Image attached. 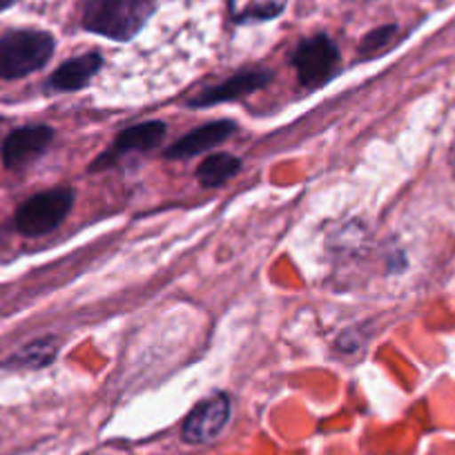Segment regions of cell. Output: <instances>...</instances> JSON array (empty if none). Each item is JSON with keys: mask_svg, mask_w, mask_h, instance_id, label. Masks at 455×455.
I'll return each instance as SVG.
<instances>
[{"mask_svg": "<svg viewBox=\"0 0 455 455\" xmlns=\"http://www.w3.org/2000/svg\"><path fill=\"white\" fill-rule=\"evenodd\" d=\"M100 68H103V56L96 54V52L76 56V59L63 63L54 74H52L50 76L52 90H59V92L83 90V87H85L87 83L99 74Z\"/></svg>", "mask_w": 455, "mask_h": 455, "instance_id": "10", "label": "cell"}, {"mask_svg": "<svg viewBox=\"0 0 455 455\" xmlns=\"http://www.w3.org/2000/svg\"><path fill=\"white\" fill-rule=\"evenodd\" d=\"M395 34H397L395 25H384V28H378L373 29V32L366 34L364 41L360 43L362 59H373V56H378L379 52L387 50V47L391 45L393 38H395Z\"/></svg>", "mask_w": 455, "mask_h": 455, "instance_id": "14", "label": "cell"}, {"mask_svg": "<svg viewBox=\"0 0 455 455\" xmlns=\"http://www.w3.org/2000/svg\"><path fill=\"white\" fill-rule=\"evenodd\" d=\"M237 132V124L230 119L212 121L208 125H201V128L192 130L186 137L179 139L172 148L165 150L168 159H188V156H196L201 152H208L212 148H217L219 143H223L226 139H230Z\"/></svg>", "mask_w": 455, "mask_h": 455, "instance_id": "9", "label": "cell"}, {"mask_svg": "<svg viewBox=\"0 0 455 455\" xmlns=\"http://www.w3.org/2000/svg\"><path fill=\"white\" fill-rule=\"evenodd\" d=\"M292 68L304 87H323L339 72V50L326 34L310 36L292 54Z\"/></svg>", "mask_w": 455, "mask_h": 455, "instance_id": "4", "label": "cell"}, {"mask_svg": "<svg viewBox=\"0 0 455 455\" xmlns=\"http://www.w3.org/2000/svg\"><path fill=\"white\" fill-rule=\"evenodd\" d=\"M52 139H54V130L50 125H25V128L14 130L0 146L3 164L10 170L28 168L50 148Z\"/></svg>", "mask_w": 455, "mask_h": 455, "instance_id": "7", "label": "cell"}, {"mask_svg": "<svg viewBox=\"0 0 455 455\" xmlns=\"http://www.w3.org/2000/svg\"><path fill=\"white\" fill-rule=\"evenodd\" d=\"M270 81V72L264 69H248V72L235 74L233 78L219 83V85L205 87L204 92H199L196 96H192L188 100L190 108H208V105H219L228 103V100H239L246 99V96L255 94L257 90L266 85Z\"/></svg>", "mask_w": 455, "mask_h": 455, "instance_id": "8", "label": "cell"}, {"mask_svg": "<svg viewBox=\"0 0 455 455\" xmlns=\"http://www.w3.org/2000/svg\"><path fill=\"white\" fill-rule=\"evenodd\" d=\"M156 10V0H83L81 25L109 41H132Z\"/></svg>", "mask_w": 455, "mask_h": 455, "instance_id": "1", "label": "cell"}, {"mask_svg": "<svg viewBox=\"0 0 455 455\" xmlns=\"http://www.w3.org/2000/svg\"><path fill=\"white\" fill-rule=\"evenodd\" d=\"M242 168V161L233 155H210L201 161V165L196 168V179H199L201 186L205 188H219L233 179L235 174Z\"/></svg>", "mask_w": 455, "mask_h": 455, "instance_id": "12", "label": "cell"}, {"mask_svg": "<svg viewBox=\"0 0 455 455\" xmlns=\"http://www.w3.org/2000/svg\"><path fill=\"white\" fill-rule=\"evenodd\" d=\"M16 3H20V0H0V12L10 10V7H14Z\"/></svg>", "mask_w": 455, "mask_h": 455, "instance_id": "15", "label": "cell"}, {"mask_svg": "<svg viewBox=\"0 0 455 455\" xmlns=\"http://www.w3.org/2000/svg\"><path fill=\"white\" fill-rule=\"evenodd\" d=\"M56 41L43 29H12L0 36V78L14 81L45 68Z\"/></svg>", "mask_w": 455, "mask_h": 455, "instance_id": "2", "label": "cell"}, {"mask_svg": "<svg viewBox=\"0 0 455 455\" xmlns=\"http://www.w3.org/2000/svg\"><path fill=\"white\" fill-rule=\"evenodd\" d=\"M230 419V397L226 393H214L190 411L181 427V437L188 444H205L221 435Z\"/></svg>", "mask_w": 455, "mask_h": 455, "instance_id": "5", "label": "cell"}, {"mask_svg": "<svg viewBox=\"0 0 455 455\" xmlns=\"http://www.w3.org/2000/svg\"><path fill=\"white\" fill-rule=\"evenodd\" d=\"M288 0H228L230 19L237 25L273 20L286 10Z\"/></svg>", "mask_w": 455, "mask_h": 455, "instance_id": "11", "label": "cell"}, {"mask_svg": "<svg viewBox=\"0 0 455 455\" xmlns=\"http://www.w3.org/2000/svg\"><path fill=\"white\" fill-rule=\"evenodd\" d=\"M56 353H59V341H56L54 337H45V339L32 341V344H29V347H25L19 355L12 357L7 364L38 369V366L50 364V362L56 357Z\"/></svg>", "mask_w": 455, "mask_h": 455, "instance_id": "13", "label": "cell"}, {"mask_svg": "<svg viewBox=\"0 0 455 455\" xmlns=\"http://www.w3.org/2000/svg\"><path fill=\"white\" fill-rule=\"evenodd\" d=\"M74 205V192L69 188H52L29 196L16 210L14 223L28 237H43L63 223Z\"/></svg>", "mask_w": 455, "mask_h": 455, "instance_id": "3", "label": "cell"}, {"mask_svg": "<svg viewBox=\"0 0 455 455\" xmlns=\"http://www.w3.org/2000/svg\"><path fill=\"white\" fill-rule=\"evenodd\" d=\"M165 124L161 121H146L141 125H132V128L124 130L119 137L114 139L112 146L108 148L105 152H100L96 156L94 164L90 165L92 172H99V170H108L112 168L114 164H119L125 155L130 152H148V150H155L165 137Z\"/></svg>", "mask_w": 455, "mask_h": 455, "instance_id": "6", "label": "cell"}]
</instances>
